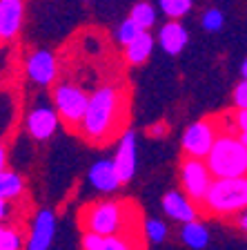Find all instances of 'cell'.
<instances>
[{"instance_id":"1","label":"cell","mask_w":247,"mask_h":250,"mask_svg":"<svg viewBox=\"0 0 247 250\" xmlns=\"http://www.w3.org/2000/svg\"><path fill=\"white\" fill-rule=\"evenodd\" d=\"M125 112H127V101L123 89L116 85L98 87L89 99L80 134L92 143H109L114 136L120 139L125 134L120 132L125 125Z\"/></svg>"},{"instance_id":"2","label":"cell","mask_w":247,"mask_h":250,"mask_svg":"<svg viewBox=\"0 0 247 250\" xmlns=\"http://www.w3.org/2000/svg\"><path fill=\"white\" fill-rule=\"evenodd\" d=\"M214 179L247 177V146L236 134H221L205 159Z\"/></svg>"},{"instance_id":"3","label":"cell","mask_w":247,"mask_h":250,"mask_svg":"<svg viewBox=\"0 0 247 250\" xmlns=\"http://www.w3.org/2000/svg\"><path fill=\"white\" fill-rule=\"evenodd\" d=\"M201 208L216 217H232L247 210V177L214 179Z\"/></svg>"},{"instance_id":"4","label":"cell","mask_w":247,"mask_h":250,"mask_svg":"<svg viewBox=\"0 0 247 250\" xmlns=\"http://www.w3.org/2000/svg\"><path fill=\"white\" fill-rule=\"evenodd\" d=\"M80 226L85 232H96L103 237L123 234L127 228V210L120 201H96L80 212Z\"/></svg>"},{"instance_id":"5","label":"cell","mask_w":247,"mask_h":250,"mask_svg":"<svg viewBox=\"0 0 247 250\" xmlns=\"http://www.w3.org/2000/svg\"><path fill=\"white\" fill-rule=\"evenodd\" d=\"M89 99H92V94H87L74 83H60L54 87V107L67 127L82 125V119L89 107Z\"/></svg>"},{"instance_id":"6","label":"cell","mask_w":247,"mask_h":250,"mask_svg":"<svg viewBox=\"0 0 247 250\" xmlns=\"http://www.w3.org/2000/svg\"><path fill=\"white\" fill-rule=\"evenodd\" d=\"M218 136H221V127H218L216 119H201L183 132L180 146H183L185 156L205 161L209 152L214 150V146H216Z\"/></svg>"},{"instance_id":"7","label":"cell","mask_w":247,"mask_h":250,"mask_svg":"<svg viewBox=\"0 0 247 250\" xmlns=\"http://www.w3.org/2000/svg\"><path fill=\"white\" fill-rule=\"evenodd\" d=\"M211 183H214V174H211L207 161L190 159V156H185L180 161V186H183V192L194 203L203 206Z\"/></svg>"},{"instance_id":"8","label":"cell","mask_w":247,"mask_h":250,"mask_svg":"<svg viewBox=\"0 0 247 250\" xmlns=\"http://www.w3.org/2000/svg\"><path fill=\"white\" fill-rule=\"evenodd\" d=\"M163 212L170 219L185 226L191 224V221H198L201 206L191 201L183 190H170V192L163 194Z\"/></svg>"},{"instance_id":"9","label":"cell","mask_w":247,"mask_h":250,"mask_svg":"<svg viewBox=\"0 0 247 250\" xmlns=\"http://www.w3.org/2000/svg\"><path fill=\"white\" fill-rule=\"evenodd\" d=\"M54 237H56V214L49 208L38 210L27 237V250H49Z\"/></svg>"},{"instance_id":"10","label":"cell","mask_w":247,"mask_h":250,"mask_svg":"<svg viewBox=\"0 0 247 250\" xmlns=\"http://www.w3.org/2000/svg\"><path fill=\"white\" fill-rule=\"evenodd\" d=\"M25 72L27 76L38 85H52L58 76V65L56 56L49 49H38L34 52L25 62Z\"/></svg>"},{"instance_id":"11","label":"cell","mask_w":247,"mask_h":250,"mask_svg":"<svg viewBox=\"0 0 247 250\" xmlns=\"http://www.w3.org/2000/svg\"><path fill=\"white\" fill-rule=\"evenodd\" d=\"M58 123H60V116H58L56 107L40 105L27 114V132L36 141H47L49 136H54V132L58 130Z\"/></svg>"},{"instance_id":"12","label":"cell","mask_w":247,"mask_h":250,"mask_svg":"<svg viewBox=\"0 0 247 250\" xmlns=\"http://www.w3.org/2000/svg\"><path fill=\"white\" fill-rule=\"evenodd\" d=\"M114 166L118 170L120 183H129L136 174V134L132 130H125V134L118 139V147L114 154Z\"/></svg>"},{"instance_id":"13","label":"cell","mask_w":247,"mask_h":250,"mask_svg":"<svg viewBox=\"0 0 247 250\" xmlns=\"http://www.w3.org/2000/svg\"><path fill=\"white\" fill-rule=\"evenodd\" d=\"M89 186L96 190V192L103 194H112L116 192L123 183H120L118 170L114 166V159H103V161H96L92 167H89Z\"/></svg>"},{"instance_id":"14","label":"cell","mask_w":247,"mask_h":250,"mask_svg":"<svg viewBox=\"0 0 247 250\" xmlns=\"http://www.w3.org/2000/svg\"><path fill=\"white\" fill-rule=\"evenodd\" d=\"M22 16H25L22 0H0V38L5 42L18 36Z\"/></svg>"},{"instance_id":"15","label":"cell","mask_w":247,"mask_h":250,"mask_svg":"<svg viewBox=\"0 0 247 250\" xmlns=\"http://www.w3.org/2000/svg\"><path fill=\"white\" fill-rule=\"evenodd\" d=\"M187 29L180 25L178 21H167L158 31V42L163 47L165 54L170 56H178L187 45Z\"/></svg>"},{"instance_id":"16","label":"cell","mask_w":247,"mask_h":250,"mask_svg":"<svg viewBox=\"0 0 247 250\" xmlns=\"http://www.w3.org/2000/svg\"><path fill=\"white\" fill-rule=\"evenodd\" d=\"M152 52H154V36L145 31L134 42H129L125 47V58H127L129 65H143L152 56Z\"/></svg>"},{"instance_id":"17","label":"cell","mask_w":247,"mask_h":250,"mask_svg":"<svg viewBox=\"0 0 247 250\" xmlns=\"http://www.w3.org/2000/svg\"><path fill=\"white\" fill-rule=\"evenodd\" d=\"M180 239L187 248L191 250H203L207 244H209V230H207L205 224L201 221H191V224H185L180 228Z\"/></svg>"},{"instance_id":"18","label":"cell","mask_w":247,"mask_h":250,"mask_svg":"<svg viewBox=\"0 0 247 250\" xmlns=\"http://www.w3.org/2000/svg\"><path fill=\"white\" fill-rule=\"evenodd\" d=\"M25 190V181L18 172L2 170L0 172V201H14Z\"/></svg>"},{"instance_id":"19","label":"cell","mask_w":247,"mask_h":250,"mask_svg":"<svg viewBox=\"0 0 247 250\" xmlns=\"http://www.w3.org/2000/svg\"><path fill=\"white\" fill-rule=\"evenodd\" d=\"M129 18L143 31H147V29H152L156 22V9L150 2H136V5L132 7V11H129Z\"/></svg>"},{"instance_id":"20","label":"cell","mask_w":247,"mask_h":250,"mask_svg":"<svg viewBox=\"0 0 247 250\" xmlns=\"http://www.w3.org/2000/svg\"><path fill=\"white\" fill-rule=\"evenodd\" d=\"M0 250H27V241L22 232L14 226L0 228Z\"/></svg>"},{"instance_id":"21","label":"cell","mask_w":247,"mask_h":250,"mask_svg":"<svg viewBox=\"0 0 247 250\" xmlns=\"http://www.w3.org/2000/svg\"><path fill=\"white\" fill-rule=\"evenodd\" d=\"M158 5L165 16H170V21H178L190 14L194 2L191 0H158Z\"/></svg>"},{"instance_id":"22","label":"cell","mask_w":247,"mask_h":250,"mask_svg":"<svg viewBox=\"0 0 247 250\" xmlns=\"http://www.w3.org/2000/svg\"><path fill=\"white\" fill-rule=\"evenodd\" d=\"M140 34H145V31L140 29V27L136 25L132 18H127V21H123V22H120V27L116 29V41H118L120 45L127 47L129 42H134L136 38L140 36Z\"/></svg>"},{"instance_id":"23","label":"cell","mask_w":247,"mask_h":250,"mask_svg":"<svg viewBox=\"0 0 247 250\" xmlns=\"http://www.w3.org/2000/svg\"><path fill=\"white\" fill-rule=\"evenodd\" d=\"M145 237L152 241V244H163L167 239V226L160 221V219H147L145 221Z\"/></svg>"},{"instance_id":"24","label":"cell","mask_w":247,"mask_h":250,"mask_svg":"<svg viewBox=\"0 0 247 250\" xmlns=\"http://www.w3.org/2000/svg\"><path fill=\"white\" fill-rule=\"evenodd\" d=\"M105 250H140L134 246V241L127 234H114L105 239Z\"/></svg>"},{"instance_id":"25","label":"cell","mask_w":247,"mask_h":250,"mask_svg":"<svg viewBox=\"0 0 247 250\" xmlns=\"http://www.w3.org/2000/svg\"><path fill=\"white\" fill-rule=\"evenodd\" d=\"M203 29L207 31H221L223 29V14L218 9H207L203 14Z\"/></svg>"},{"instance_id":"26","label":"cell","mask_w":247,"mask_h":250,"mask_svg":"<svg viewBox=\"0 0 247 250\" xmlns=\"http://www.w3.org/2000/svg\"><path fill=\"white\" fill-rule=\"evenodd\" d=\"M105 239L103 234H96V232H85L82 234V250H105Z\"/></svg>"},{"instance_id":"27","label":"cell","mask_w":247,"mask_h":250,"mask_svg":"<svg viewBox=\"0 0 247 250\" xmlns=\"http://www.w3.org/2000/svg\"><path fill=\"white\" fill-rule=\"evenodd\" d=\"M234 107L247 109V81H241V83L234 87Z\"/></svg>"},{"instance_id":"28","label":"cell","mask_w":247,"mask_h":250,"mask_svg":"<svg viewBox=\"0 0 247 250\" xmlns=\"http://www.w3.org/2000/svg\"><path fill=\"white\" fill-rule=\"evenodd\" d=\"M234 121H236L238 136L247 134V109H234Z\"/></svg>"},{"instance_id":"29","label":"cell","mask_w":247,"mask_h":250,"mask_svg":"<svg viewBox=\"0 0 247 250\" xmlns=\"http://www.w3.org/2000/svg\"><path fill=\"white\" fill-rule=\"evenodd\" d=\"M147 134H150V136H165V134H167V125H165V123L152 125V127H147Z\"/></svg>"},{"instance_id":"30","label":"cell","mask_w":247,"mask_h":250,"mask_svg":"<svg viewBox=\"0 0 247 250\" xmlns=\"http://www.w3.org/2000/svg\"><path fill=\"white\" fill-rule=\"evenodd\" d=\"M236 224H238V228H241L243 232H247V210H245V212H241V214H238Z\"/></svg>"},{"instance_id":"31","label":"cell","mask_w":247,"mask_h":250,"mask_svg":"<svg viewBox=\"0 0 247 250\" xmlns=\"http://www.w3.org/2000/svg\"><path fill=\"white\" fill-rule=\"evenodd\" d=\"M0 217H2V221L9 217V201H0Z\"/></svg>"},{"instance_id":"32","label":"cell","mask_w":247,"mask_h":250,"mask_svg":"<svg viewBox=\"0 0 247 250\" xmlns=\"http://www.w3.org/2000/svg\"><path fill=\"white\" fill-rule=\"evenodd\" d=\"M241 76H243V81H247V58L243 61V65H241Z\"/></svg>"},{"instance_id":"33","label":"cell","mask_w":247,"mask_h":250,"mask_svg":"<svg viewBox=\"0 0 247 250\" xmlns=\"http://www.w3.org/2000/svg\"><path fill=\"white\" fill-rule=\"evenodd\" d=\"M238 139H241L243 143H245V146H247V134H245V136H238Z\"/></svg>"},{"instance_id":"34","label":"cell","mask_w":247,"mask_h":250,"mask_svg":"<svg viewBox=\"0 0 247 250\" xmlns=\"http://www.w3.org/2000/svg\"><path fill=\"white\" fill-rule=\"evenodd\" d=\"M85 2H89V0H85Z\"/></svg>"}]
</instances>
